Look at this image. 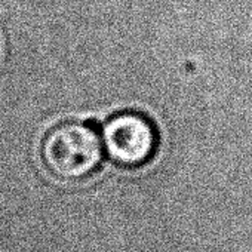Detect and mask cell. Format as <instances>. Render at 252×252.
<instances>
[{"mask_svg":"<svg viewBox=\"0 0 252 252\" xmlns=\"http://www.w3.org/2000/svg\"><path fill=\"white\" fill-rule=\"evenodd\" d=\"M102 147L110 160L122 168H141L156 155L159 134L155 123L137 111H122L102 128Z\"/></svg>","mask_w":252,"mask_h":252,"instance_id":"cell-2","label":"cell"},{"mask_svg":"<svg viewBox=\"0 0 252 252\" xmlns=\"http://www.w3.org/2000/svg\"><path fill=\"white\" fill-rule=\"evenodd\" d=\"M104 156L102 140L86 122H64L52 128L40 146L48 172L60 181L74 183L94 175Z\"/></svg>","mask_w":252,"mask_h":252,"instance_id":"cell-1","label":"cell"}]
</instances>
